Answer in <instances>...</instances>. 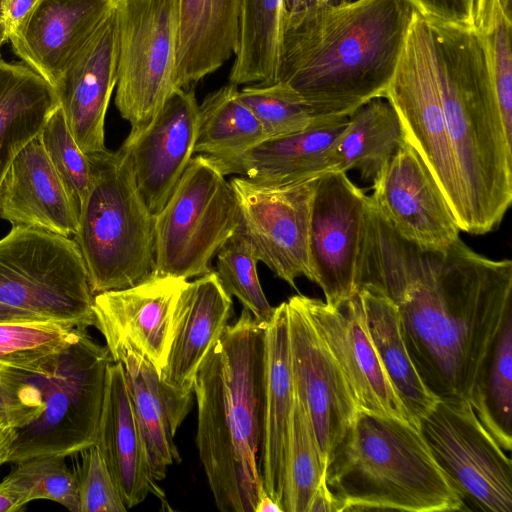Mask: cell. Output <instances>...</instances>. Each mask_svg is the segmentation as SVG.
Listing matches in <instances>:
<instances>
[{
    "mask_svg": "<svg viewBox=\"0 0 512 512\" xmlns=\"http://www.w3.org/2000/svg\"><path fill=\"white\" fill-rule=\"evenodd\" d=\"M390 298L410 358L437 399H468L485 352L512 309V261L487 258L460 238L426 249L396 233L369 201L358 288Z\"/></svg>",
    "mask_w": 512,
    "mask_h": 512,
    "instance_id": "6da1fadb",
    "label": "cell"
},
{
    "mask_svg": "<svg viewBox=\"0 0 512 512\" xmlns=\"http://www.w3.org/2000/svg\"><path fill=\"white\" fill-rule=\"evenodd\" d=\"M415 11L408 0H351L284 13L276 82L317 119L349 117L384 97Z\"/></svg>",
    "mask_w": 512,
    "mask_h": 512,
    "instance_id": "7a4b0ae2",
    "label": "cell"
},
{
    "mask_svg": "<svg viewBox=\"0 0 512 512\" xmlns=\"http://www.w3.org/2000/svg\"><path fill=\"white\" fill-rule=\"evenodd\" d=\"M245 307L201 363L194 380L196 444L217 508L254 512L259 472L265 327Z\"/></svg>",
    "mask_w": 512,
    "mask_h": 512,
    "instance_id": "3957f363",
    "label": "cell"
},
{
    "mask_svg": "<svg viewBox=\"0 0 512 512\" xmlns=\"http://www.w3.org/2000/svg\"><path fill=\"white\" fill-rule=\"evenodd\" d=\"M427 21L464 198L462 231L483 235L499 226L512 202V141L506 136L485 51L474 27Z\"/></svg>",
    "mask_w": 512,
    "mask_h": 512,
    "instance_id": "277c9868",
    "label": "cell"
},
{
    "mask_svg": "<svg viewBox=\"0 0 512 512\" xmlns=\"http://www.w3.org/2000/svg\"><path fill=\"white\" fill-rule=\"evenodd\" d=\"M326 481L339 512L463 508L417 426L362 410L329 459Z\"/></svg>",
    "mask_w": 512,
    "mask_h": 512,
    "instance_id": "5b68a950",
    "label": "cell"
},
{
    "mask_svg": "<svg viewBox=\"0 0 512 512\" xmlns=\"http://www.w3.org/2000/svg\"><path fill=\"white\" fill-rule=\"evenodd\" d=\"M87 156L90 182L74 241L95 295L133 286L153 273L154 230L124 153L105 149Z\"/></svg>",
    "mask_w": 512,
    "mask_h": 512,
    "instance_id": "8992f818",
    "label": "cell"
},
{
    "mask_svg": "<svg viewBox=\"0 0 512 512\" xmlns=\"http://www.w3.org/2000/svg\"><path fill=\"white\" fill-rule=\"evenodd\" d=\"M112 362L108 348L79 328L48 374L20 372L40 389L45 406L34 420L17 428L9 462L43 455L67 457L93 446Z\"/></svg>",
    "mask_w": 512,
    "mask_h": 512,
    "instance_id": "52a82bcc",
    "label": "cell"
},
{
    "mask_svg": "<svg viewBox=\"0 0 512 512\" xmlns=\"http://www.w3.org/2000/svg\"><path fill=\"white\" fill-rule=\"evenodd\" d=\"M93 298L74 239L25 226L0 239V302L87 329L95 321Z\"/></svg>",
    "mask_w": 512,
    "mask_h": 512,
    "instance_id": "ba28073f",
    "label": "cell"
},
{
    "mask_svg": "<svg viewBox=\"0 0 512 512\" xmlns=\"http://www.w3.org/2000/svg\"><path fill=\"white\" fill-rule=\"evenodd\" d=\"M205 155L192 157L162 209L153 215L154 271L188 280L210 263L239 226L229 181Z\"/></svg>",
    "mask_w": 512,
    "mask_h": 512,
    "instance_id": "9c48e42d",
    "label": "cell"
},
{
    "mask_svg": "<svg viewBox=\"0 0 512 512\" xmlns=\"http://www.w3.org/2000/svg\"><path fill=\"white\" fill-rule=\"evenodd\" d=\"M118 63L115 105L140 134L178 88V0H117Z\"/></svg>",
    "mask_w": 512,
    "mask_h": 512,
    "instance_id": "30bf717a",
    "label": "cell"
},
{
    "mask_svg": "<svg viewBox=\"0 0 512 512\" xmlns=\"http://www.w3.org/2000/svg\"><path fill=\"white\" fill-rule=\"evenodd\" d=\"M419 430L463 510L512 512V462L466 399H438Z\"/></svg>",
    "mask_w": 512,
    "mask_h": 512,
    "instance_id": "8fae6325",
    "label": "cell"
},
{
    "mask_svg": "<svg viewBox=\"0 0 512 512\" xmlns=\"http://www.w3.org/2000/svg\"><path fill=\"white\" fill-rule=\"evenodd\" d=\"M383 98L396 110L407 141L434 176L462 231L464 198L434 65L431 31L417 11Z\"/></svg>",
    "mask_w": 512,
    "mask_h": 512,
    "instance_id": "7c38bea8",
    "label": "cell"
},
{
    "mask_svg": "<svg viewBox=\"0 0 512 512\" xmlns=\"http://www.w3.org/2000/svg\"><path fill=\"white\" fill-rule=\"evenodd\" d=\"M317 179L290 185L264 184L243 176L229 181L239 210L238 230L257 259L294 289L298 277L312 281L309 217Z\"/></svg>",
    "mask_w": 512,
    "mask_h": 512,
    "instance_id": "4fadbf2b",
    "label": "cell"
},
{
    "mask_svg": "<svg viewBox=\"0 0 512 512\" xmlns=\"http://www.w3.org/2000/svg\"><path fill=\"white\" fill-rule=\"evenodd\" d=\"M369 196L346 172L318 177L310 205L309 256L312 282L325 302L339 307L359 290L361 256Z\"/></svg>",
    "mask_w": 512,
    "mask_h": 512,
    "instance_id": "5bb4252c",
    "label": "cell"
},
{
    "mask_svg": "<svg viewBox=\"0 0 512 512\" xmlns=\"http://www.w3.org/2000/svg\"><path fill=\"white\" fill-rule=\"evenodd\" d=\"M371 206L401 237L426 249H444L460 229L434 176L406 140L373 179Z\"/></svg>",
    "mask_w": 512,
    "mask_h": 512,
    "instance_id": "9a60e30c",
    "label": "cell"
},
{
    "mask_svg": "<svg viewBox=\"0 0 512 512\" xmlns=\"http://www.w3.org/2000/svg\"><path fill=\"white\" fill-rule=\"evenodd\" d=\"M290 366L294 390L310 417L327 463L358 408L331 354L306 312L302 295L287 301Z\"/></svg>",
    "mask_w": 512,
    "mask_h": 512,
    "instance_id": "2e32d148",
    "label": "cell"
},
{
    "mask_svg": "<svg viewBox=\"0 0 512 512\" xmlns=\"http://www.w3.org/2000/svg\"><path fill=\"white\" fill-rule=\"evenodd\" d=\"M302 301L358 410L412 423L380 362L358 292L339 307L305 295Z\"/></svg>",
    "mask_w": 512,
    "mask_h": 512,
    "instance_id": "e0dca14e",
    "label": "cell"
},
{
    "mask_svg": "<svg viewBox=\"0 0 512 512\" xmlns=\"http://www.w3.org/2000/svg\"><path fill=\"white\" fill-rule=\"evenodd\" d=\"M198 111L193 87L176 88L149 125L119 148L152 215L165 205L193 157Z\"/></svg>",
    "mask_w": 512,
    "mask_h": 512,
    "instance_id": "ac0fdd59",
    "label": "cell"
},
{
    "mask_svg": "<svg viewBox=\"0 0 512 512\" xmlns=\"http://www.w3.org/2000/svg\"><path fill=\"white\" fill-rule=\"evenodd\" d=\"M117 63L118 31L114 7L54 86L67 126L86 154L107 149L105 117L117 83Z\"/></svg>",
    "mask_w": 512,
    "mask_h": 512,
    "instance_id": "d6986e66",
    "label": "cell"
},
{
    "mask_svg": "<svg viewBox=\"0 0 512 512\" xmlns=\"http://www.w3.org/2000/svg\"><path fill=\"white\" fill-rule=\"evenodd\" d=\"M188 280L152 273L133 286L94 295V327L105 341L129 340L161 374L167 360L174 311Z\"/></svg>",
    "mask_w": 512,
    "mask_h": 512,
    "instance_id": "ffe728a7",
    "label": "cell"
},
{
    "mask_svg": "<svg viewBox=\"0 0 512 512\" xmlns=\"http://www.w3.org/2000/svg\"><path fill=\"white\" fill-rule=\"evenodd\" d=\"M117 0H38L10 37L14 53L51 85L114 9Z\"/></svg>",
    "mask_w": 512,
    "mask_h": 512,
    "instance_id": "44dd1931",
    "label": "cell"
},
{
    "mask_svg": "<svg viewBox=\"0 0 512 512\" xmlns=\"http://www.w3.org/2000/svg\"><path fill=\"white\" fill-rule=\"evenodd\" d=\"M113 361L122 366L151 475L157 482L167 468L181 461L174 435L188 414L191 396L167 387L153 364L127 339L106 341Z\"/></svg>",
    "mask_w": 512,
    "mask_h": 512,
    "instance_id": "7402d4cb",
    "label": "cell"
},
{
    "mask_svg": "<svg viewBox=\"0 0 512 512\" xmlns=\"http://www.w3.org/2000/svg\"><path fill=\"white\" fill-rule=\"evenodd\" d=\"M233 314L231 296L216 271L187 281L180 292L162 382L175 392L191 396L196 373Z\"/></svg>",
    "mask_w": 512,
    "mask_h": 512,
    "instance_id": "603a6c76",
    "label": "cell"
},
{
    "mask_svg": "<svg viewBox=\"0 0 512 512\" xmlns=\"http://www.w3.org/2000/svg\"><path fill=\"white\" fill-rule=\"evenodd\" d=\"M348 117L319 119L307 129L268 138L226 157H208L225 176H243L271 185H290L320 177L332 170V148Z\"/></svg>",
    "mask_w": 512,
    "mask_h": 512,
    "instance_id": "cb8c5ba5",
    "label": "cell"
},
{
    "mask_svg": "<svg viewBox=\"0 0 512 512\" xmlns=\"http://www.w3.org/2000/svg\"><path fill=\"white\" fill-rule=\"evenodd\" d=\"M0 218L12 227L75 235L77 218L39 136L12 159L0 180Z\"/></svg>",
    "mask_w": 512,
    "mask_h": 512,
    "instance_id": "d4e9b609",
    "label": "cell"
},
{
    "mask_svg": "<svg viewBox=\"0 0 512 512\" xmlns=\"http://www.w3.org/2000/svg\"><path fill=\"white\" fill-rule=\"evenodd\" d=\"M294 393L285 301L274 308L265 327L262 438L259 453L263 488L281 508Z\"/></svg>",
    "mask_w": 512,
    "mask_h": 512,
    "instance_id": "484cf974",
    "label": "cell"
},
{
    "mask_svg": "<svg viewBox=\"0 0 512 512\" xmlns=\"http://www.w3.org/2000/svg\"><path fill=\"white\" fill-rule=\"evenodd\" d=\"M99 450L126 509L152 493L163 498L153 479L144 441L134 415L122 366L112 362L94 444Z\"/></svg>",
    "mask_w": 512,
    "mask_h": 512,
    "instance_id": "4316f807",
    "label": "cell"
},
{
    "mask_svg": "<svg viewBox=\"0 0 512 512\" xmlns=\"http://www.w3.org/2000/svg\"><path fill=\"white\" fill-rule=\"evenodd\" d=\"M240 0H178L176 85L191 88L234 55Z\"/></svg>",
    "mask_w": 512,
    "mask_h": 512,
    "instance_id": "83f0119b",
    "label": "cell"
},
{
    "mask_svg": "<svg viewBox=\"0 0 512 512\" xmlns=\"http://www.w3.org/2000/svg\"><path fill=\"white\" fill-rule=\"evenodd\" d=\"M59 107L56 90L24 63L0 58V171L38 137Z\"/></svg>",
    "mask_w": 512,
    "mask_h": 512,
    "instance_id": "f1b7e54d",
    "label": "cell"
},
{
    "mask_svg": "<svg viewBox=\"0 0 512 512\" xmlns=\"http://www.w3.org/2000/svg\"><path fill=\"white\" fill-rule=\"evenodd\" d=\"M367 328L383 369L414 425L438 400L424 385L408 353L395 303L375 288L358 290Z\"/></svg>",
    "mask_w": 512,
    "mask_h": 512,
    "instance_id": "f546056e",
    "label": "cell"
},
{
    "mask_svg": "<svg viewBox=\"0 0 512 512\" xmlns=\"http://www.w3.org/2000/svg\"><path fill=\"white\" fill-rule=\"evenodd\" d=\"M371 99L348 117L332 148V170L357 169L361 179L373 181L407 140L402 122L388 100Z\"/></svg>",
    "mask_w": 512,
    "mask_h": 512,
    "instance_id": "4dcf8cb0",
    "label": "cell"
},
{
    "mask_svg": "<svg viewBox=\"0 0 512 512\" xmlns=\"http://www.w3.org/2000/svg\"><path fill=\"white\" fill-rule=\"evenodd\" d=\"M483 427L508 453L512 448V309L502 318L467 399Z\"/></svg>",
    "mask_w": 512,
    "mask_h": 512,
    "instance_id": "1f68e13d",
    "label": "cell"
},
{
    "mask_svg": "<svg viewBox=\"0 0 512 512\" xmlns=\"http://www.w3.org/2000/svg\"><path fill=\"white\" fill-rule=\"evenodd\" d=\"M283 0H240L238 42L229 83L276 82Z\"/></svg>",
    "mask_w": 512,
    "mask_h": 512,
    "instance_id": "d6a6232c",
    "label": "cell"
},
{
    "mask_svg": "<svg viewBox=\"0 0 512 512\" xmlns=\"http://www.w3.org/2000/svg\"><path fill=\"white\" fill-rule=\"evenodd\" d=\"M266 139L261 123L240 99L237 85H224L199 105L194 154L236 155Z\"/></svg>",
    "mask_w": 512,
    "mask_h": 512,
    "instance_id": "836d02e7",
    "label": "cell"
},
{
    "mask_svg": "<svg viewBox=\"0 0 512 512\" xmlns=\"http://www.w3.org/2000/svg\"><path fill=\"white\" fill-rule=\"evenodd\" d=\"M78 327L51 321L0 322V368L48 374L75 339Z\"/></svg>",
    "mask_w": 512,
    "mask_h": 512,
    "instance_id": "e575fe53",
    "label": "cell"
},
{
    "mask_svg": "<svg viewBox=\"0 0 512 512\" xmlns=\"http://www.w3.org/2000/svg\"><path fill=\"white\" fill-rule=\"evenodd\" d=\"M327 464L306 407L295 392L286 450L283 512L308 511Z\"/></svg>",
    "mask_w": 512,
    "mask_h": 512,
    "instance_id": "d590c367",
    "label": "cell"
},
{
    "mask_svg": "<svg viewBox=\"0 0 512 512\" xmlns=\"http://www.w3.org/2000/svg\"><path fill=\"white\" fill-rule=\"evenodd\" d=\"M473 27L485 51L506 136L512 141V21L499 0H475Z\"/></svg>",
    "mask_w": 512,
    "mask_h": 512,
    "instance_id": "8d00e7d4",
    "label": "cell"
},
{
    "mask_svg": "<svg viewBox=\"0 0 512 512\" xmlns=\"http://www.w3.org/2000/svg\"><path fill=\"white\" fill-rule=\"evenodd\" d=\"M64 456L43 455L19 460L4 478L25 505L33 500L57 502L79 512L77 481Z\"/></svg>",
    "mask_w": 512,
    "mask_h": 512,
    "instance_id": "74e56055",
    "label": "cell"
},
{
    "mask_svg": "<svg viewBox=\"0 0 512 512\" xmlns=\"http://www.w3.org/2000/svg\"><path fill=\"white\" fill-rule=\"evenodd\" d=\"M217 275L227 293L235 296L259 322L267 323L274 308L268 302L257 273L259 260L238 230L216 254Z\"/></svg>",
    "mask_w": 512,
    "mask_h": 512,
    "instance_id": "f35d334b",
    "label": "cell"
},
{
    "mask_svg": "<svg viewBox=\"0 0 512 512\" xmlns=\"http://www.w3.org/2000/svg\"><path fill=\"white\" fill-rule=\"evenodd\" d=\"M239 97L261 123L267 139L303 131L319 120L293 90L280 82L249 84L239 90Z\"/></svg>",
    "mask_w": 512,
    "mask_h": 512,
    "instance_id": "ab89813d",
    "label": "cell"
},
{
    "mask_svg": "<svg viewBox=\"0 0 512 512\" xmlns=\"http://www.w3.org/2000/svg\"><path fill=\"white\" fill-rule=\"evenodd\" d=\"M39 139L78 218L90 182V164L74 140L60 106L53 112Z\"/></svg>",
    "mask_w": 512,
    "mask_h": 512,
    "instance_id": "60d3db41",
    "label": "cell"
},
{
    "mask_svg": "<svg viewBox=\"0 0 512 512\" xmlns=\"http://www.w3.org/2000/svg\"><path fill=\"white\" fill-rule=\"evenodd\" d=\"M74 473L79 512H124L126 507L113 478L95 445L79 452Z\"/></svg>",
    "mask_w": 512,
    "mask_h": 512,
    "instance_id": "b9f144b4",
    "label": "cell"
},
{
    "mask_svg": "<svg viewBox=\"0 0 512 512\" xmlns=\"http://www.w3.org/2000/svg\"><path fill=\"white\" fill-rule=\"evenodd\" d=\"M40 389L20 372L0 368V426L21 428L44 409Z\"/></svg>",
    "mask_w": 512,
    "mask_h": 512,
    "instance_id": "7bdbcfd3",
    "label": "cell"
},
{
    "mask_svg": "<svg viewBox=\"0 0 512 512\" xmlns=\"http://www.w3.org/2000/svg\"><path fill=\"white\" fill-rule=\"evenodd\" d=\"M414 9L429 20L473 27L475 0H408Z\"/></svg>",
    "mask_w": 512,
    "mask_h": 512,
    "instance_id": "ee69618b",
    "label": "cell"
},
{
    "mask_svg": "<svg viewBox=\"0 0 512 512\" xmlns=\"http://www.w3.org/2000/svg\"><path fill=\"white\" fill-rule=\"evenodd\" d=\"M38 0H0V29L5 42L9 41Z\"/></svg>",
    "mask_w": 512,
    "mask_h": 512,
    "instance_id": "f6af8a7d",
    "label": "cell"
},
{
    "mask_svg": "<svg viewBox=\"0 0 512 512\" xmlns=\"http://www.w3.org/2000/svg\"><path fill=\"white\" fill-rule=\"evenodd\" d=\"M326 476L327 472L321 478L307 512H339L338 502L327 485Z\"/></svg>",
    "mask_w": 512,
    "mask_h": 512,
    "instance_id": "bcb514c9",
    "label": "cell"
},
{
    "mask_svg": "<svg viewBox=\"0 0 512 512\" xmlns=\"http://www.w3.org/2000/svg\"><path fill=\"white\" fill-rule=\"evenodd\" d=\"M25 506L20 496L3 479L0 482V512H16Z\"/></svg>",
    "mask_w": 512,
    "mask_h": 512,
    "instance_id": "7dc6e473",
    "label": "cell"
},
{
    "mask_svg": "<svg viewBox=\"0 0 512 512\" xmlns=\"http://www.w3.org/2000/svg\"><path fill=\"white\" fill-rule=\"evenodd\" d=\"M46 320L45 318L0 302V322Z\"/></svg>",
    "mask_w": 512,
    "mask_h": 512,
    "instance_id": "c3c4849f",
    "label": "cell"
},
{
    "mask_svg": "<svg viewBox=\"0 0 512 512\" xmlns=\"http://www.w3.org/2000/svg\"><path fill=\"white\" fill-rule=\"evenodd\" d=\"M17 435V428L0 426V466L9 462L11 446Z\"/></svg>",
    "mask_w": 512,
    "mask_h": 512,
    "instance_id": "681fc988",
    "label": "cell"
},
{
    "mask_svg": "<svg viewBox=\"0 0 512 512\" xmlns=\"http://www.w3.org/2000/svg\"><path fill=\"white\" fill-rule=\"evenodd\" d=\"M321 3L322 0H283L284 13H298Z\"/></svg>",
    "mask_w": 512,
    "mask_h": 512,
    "instance_id": "f907efd6",
    "label": "cell"
},
{
    "mask_svg": "<svg viewBox=\"0 0 512 512\" xmlns=\"http://www.w3.org/2000/svg\"><path fill=\"white\" fill-rule=\"evenodd\" d=\"M254 512H283L281 506L266 492L259 498Z\"/></svg>",
    "mask_w": 512,
    "mask_h": 512,
    "instance_id": "816d5d0a",
    "label": "cell"
},
{
    "mask_svg": "<svg viewBox=\"0 0 512 512\" xmlns=\"http://www.w3.org/2000/svg\"><path fill=\"white\" fill-rule=\"evenodd\" d=\"M502 11L509 21H512V0H499Z\"/></svg>",
    "mask_w": 512,
    "mask_h": 512,
    "instance_id": "f5cc1de1",
    "label": "cell"
},
{
    "mask_svg": "<svg viewBox=\"0 0 512 512\" xmlns=\"http://www.w3.org/2000/svg\"><path fill=\"white\" fill-rule=\"evenodd\" d=\"M349 1H351V0H322V2L324 4L330 5V6L342 5V4L348 3Z\"/></svg>",
    "mask_w": 512,
    "mask_h": 512,
    "instance_id": "db71d44e",
    "label": "cell"
},
{
    "mask_svg": "<svg viewBox=\"0 0 512 512\" xmlns=\"http://www.w3.org/2000/svg\"><path fill=\"white\" fill-rule=\"evenodd\" d=\"M5 42L4 40V37H3V34H2V31L0 29V49H1V46L3 45V43Z\"/></svg>",
    "mask_w": 512,
    "mask_h": 512,
    "instance_id": "11a10c76",
    "label": "cell"
},
{
    "mask_svg": "<svg viewBox=\"0 0 512 512\" xmlns=\"http://www.w3.org/2000/svg\"><path fill=\"white\" fill-rule=\"evenodd\" d=\"M2 176H1V171H0V180H1Z\"/></svg>",
    "mask_w": 512,
    "mask_h": 512,
    "instance_id": "9f6ffc18",
    "label": "cell"
}]
</instances>
